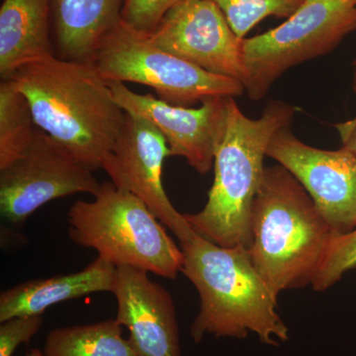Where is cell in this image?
I'll return each mask as SVG.
<instances>
[{"mask_svg": "<svg viewBox=\"0 0 356 356\" xmlns=\"http://www.w3.org/2000/svg\"><path fill=\"white\" fill-rule=\"evenodd\" d=\"M147 37L159 48L211 74L245 81L243 39L211 0H182Z\"/></svg>", "mask_w": 356, "mask_h": 356, "instance_id": "8fae6325", "label": "cell"}, {"mask_svg": "<svg viewBox=\"0 0 356 356\" xmlns=\"http://www.w3.org/2000/svg\"><path fill=\"white\" fill-rule=\"evenodd\" d=\"M70 240L93 248L115 266H132L166 280L181 273V247L137 196L102 184L91 201L77 200L67 212Z\"/></svg>", "mask_w": 356, "mask_h": 356, "instance_id": "5b68a950", "label": "cell"}, {"mask_svg": "<svg viewBox=\"0 0 356 356\" xmlns=\"http://www.w3.org/2000/svg\"><path fill=\"white\" fill-rule=\"evenodd\" d=\"M51 0H3L0 8V77L55 57L50 35Z\"/></svg>", "mask_w": 356, "mask_h": 356, "instance_id": "9a60e30c", "label": "cell"}, {"mask_svg": "<svg viewBox=\"0 0 356 356\" xmlns=\"http://www.w3.org/2000/svg\"><path fill=\"white\" fill-rule=\"evenodd\" d=\"M180 247L181 273L200 297V310L191 329L195 343L206 334L243 339L248 332L270 346L288 341L277 296L255 268L247 248L221 247L197 234Z\"/></svg>", "mask_w": 356, "mask_h": 356, "instance_id": "3957f363", "label": "cell"}, {"mask_svg": "<svg viewBox=\"0 0 356 356\" xmlns=\"http://www.w3.org/2000/svg\"><path fill=\"white\" fill-rule=\"evenodd\" d=\"M10 79L27 98L40 130L93 172L102 168L127 113L95 65L55 56L24 65Z\"/></svg>", "mask_w": 356, "mask_h": 356, "instance_id": "6da1fadb", "label": "cell"}, {"mask_svg": "<svg viewBox=\"0 0 356 356\" xmlns=\"http://www.w3.org/2000/svg\"><path fill=\"white\" fill-rule=\"evenodd\" d=\"M266 156L292 173L336 233L355 228L356 158L346 147L309 146L286 126L274 134Z\"/></svg>", "mask_w": 356, "mask_h": 356, "instance_id": "9c48e42d", "label": "cell"}, {"mask_svg": "<svg viewBox=\"0 0 356 356\" xmlns=\"http://www.w3.org/2000/svg\"><path fill=\"white\" fill-rule=\"evenodd\" d=\"M295 113L288 103L270 102L261 117L252 119L229 98L207 202L195 214H184L197 235L221 247H248L252 203L266 170L267 147L274 134L291 125Z\"/></svg>", "mask_w": 356, "mask_h": 356, "instance_id": "277c9868", "label": "cell"}, {"mask_svg": "<svg viewBox=\"0 0 356 356\" xmlns=\"http://www.w3.org/2000/svg\"><path fill=\"white\" fill-rule=\"evenodd\" d=\"M356 267V227L346 234H336L312 288L323 292Z\"/></svg>", "mask_w": 356, "mask_h": 356, "instance_id": "ffe728a7", "label": "cell"}, {"mask_svg": "<svg viewBox=\"0 0 356 356\" xmlns=\"http://www.w3.org/2000/svg\"><path fill=\"white\" fill-rule=\"evenodd\" d=\"M26 356H44L43 351L38 350V348H34V350H31L28 351L26 353Z\"/></svg>", "mask_w": 356, "mask_h": 356, "instance_id": "cb8c5ba5", "label": "cell"}, {"mask_svg": "<svg viewBox=\"0 0 356 356\" xmlns=\"http://www.w3.org/2000/svg\"><path fill=\"white\" fill-rule=\"evenodd\" d=\"M117 266L102 257L79 273L20 283L0 295V323L43 315L50 307L89 294L113 291Z\"/></svg>", "mask_w": 356, "mask_h": 356, "instance_id": "5bb4252c", "label": "cell"}, {"mask_svg": "<svg viewBox=\"0 0 356 356\" xmlns=\"http://www.w3.org/2000/svg\"><path fill=\"white\" fill-rule=\"evenodd\" d=\"M182 0H125L121 20L136 31L151 34L173 6Z\"/></svg>", "mask_w": 356, "mask_h": 356, "instance_id": "44dd1931", "label": "cell"}, {"mask_svg": "<svg viewBox=\"0 0 356 356\" xmlns=\"http://www.w3.org/2000/svg\"><path fill=\"white\" fill-rule=\"evenodd\" d=\"M353 90L356 93V60L353 62Z\"/></svg>", "mask_w": 356, "mask_h": 356, "instance_id": "d4e9b609", "label": "cell"}, {"mask_svg": "<svg viewBox=\"0 0 356 356\" xmlns=\"http://www.w3.org/2000/svg\"><path fill=\"white\" fill-rule=\"evenodd\" d=\"M67 147L37 129L22 156L0 170V212L21 225L50 201L77 193L95 195L102 184Z\"/></svg>", "mask_w": 356, "mask_h": 356, "instance_id": "ba28073f", "label": "cell"}, {"mask_svg": "<svg viewBox=\"0 0 356 356\" xmlns=\"http://www.w3.org/2000/svg\"><path fill=\"white\" fill-rule=\"evenodd\" d=\"M217 4L228 20L233 31L245 39L255 25L274 16L289 18L305 3L306 0H211Z\"/></svg>", "mask_w": 356, "mask_h": 356, "instance_id": "d6986e66", "label": "cell"}, {"mask_svg": "<svg viewBox=\"0 0 356 356\" xmlns=\"http://www.w3.org/2000/svg\"><path fill=\"white\" fill-rule=\"evenodd\" d=\"M44 356H138L116 320L58 327L49 332Z\"/></svg>", "mask_w": 356, "mask_h": 356, "instance_id": "e0dca14e", "label": "cell"}, {"mask_svg": "<svg viewBox=\"0 0 356 356\" xmlns=\"http://www.w3.org/2000/svg\"><path fill=\"white\" fill-rule=\"evenodd\" d=\"M336 129L343 143V147L355 154L356 158V117L343 123L337 124Z\"/></svg>", "mask_w": 356, "mask_h": 356, "instance_id": "603a6c76", "label": "cell"}, {"mask_svg": "<svg viewBox=\"0 0 356 356\" xmlns=\"http://www.w3.org/2000/svg\"><path fill=\"white\" fill-rule=\"evenodd\" d=\"M147 271L117 266L113 295L115 320L129 331L138 356H181L175 302L170 293Z\"/></svg>", "mask_w": 356, "mask_h": 356, "instance_id": "4fadbf2b", "label": "cell"}, {"mask_svg": "<svg viewBox=\"0 0 356 356\" xmlns=\"http://www.w3.org/2000/svg\"><path fill=\"white\" fill-rule=\"evenodd\" d=\"M122 0H51L60 57L91 62L103 36L121 18Z\"/></svg>", "mask_w": 356, "mask_h": 356, "instance_id": "2e32d148", "label": "cell"}, {"mask_svg": "<svg viewBox=\"0 0 356 356\" xmlns=\"http://www.w3.org/2000/svg\"><path fill=\"white\" fill-rule=\"evenodd\" d=\"M356 32V0H306L278 27L243 39L245 92L261 100L288 70L332 53Z\"/></svg>", "mask_w": 356, "mask_h": 356, "instance_id": "52a82bcc", "label": "cell"}, {"mask_svg": "<svg viewBox=\"0 0 356 356\" xmlns=\"http://www.w3.org/2000/svg\"><path fill=\"white\" fill-rule=\"evenodd\" d=\"M42 315L22 316L0 323V356H13L18 346L28 343L43 325Z\"/></svg>", "mask_w": 356, "mask_h": 356, "instance_id": "7402d4cb", "label": "cell"}, {"mask_svg": "<svg viewBox=\"0 0 356 356\" xmlns=\"http://www.w3.org/2000/svg\"><path fill=\"white\" fill-rule=\"evenodd\" d=\"M107 83L126 113L142 117L158 129L172 156H181L200 175L209 172L226 131L231 97L210 98L198 108H189L140 95L124 83Z\"/></svg>", "mask_w": 356, "mask_h": 356, "instance_id": "7c38bea8", "label": "cell"}, {"mask_svg": "<svg viewBox=\"0 0 356 356\" xmlns=\"http://www.w3.org/2000/svg\"><path fill=\"white\" fill-rule=\"evenodd\" d=\"M31 107L13 79L0 83V170L17 161L36 133Z\"/></svg>", "mask_w": 356, "mask_h": 356, "instance_id": "ac0fdd59", "label": "cell"}, {"mask_svg": "<svg viewBox=\"0 0 356 356\" xmlns=\"http://www.w3.org/2000/svg\"><path fill=\"white\" fill-rule=\"evenodd\" d=\"M170 156L168 143L158 129L146 119L127 113L125 125L103 161L102 170L117 188L130 192L146 204L161 224L184 243L196 233L166 195L163 163Z\"/></svg>", "mask_w": 356, "mask_h": 356, "instance_id": "30bf717a", "label": "cell"}, {"mask_svg": "<svg viewBox=\"0 0 356 356\" xmlns=\"http://www.w3.org/2000/svg\"><path fill=\"white\" fill-rule=\"evenodd\" d=\"M90 63L105 81L149 86L159 99L177 106L245 92L238 79L211 74L175 57L121 18L103 36Z\"/></svg>", "mask_w": 356, "mask_h": 356, "instance_id": "8992f818", "label": "cell"}, {"mask_svg": "<svg viewBox=\"0 0 356 356\" xmlns=\"http://www.w3.org/2000/svg\"><path fill=\"white\" fill-rule=\"evenodd\" d=\"M336 234L292 173L280 165L266 168L247 250L275 296L312 285Z\"/></svg>", "mask_w": 356, "mask_h": 356, "instance_id": "7a4b0ae2", "label": "cell"}]
</instances>
